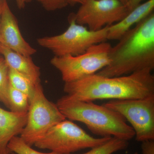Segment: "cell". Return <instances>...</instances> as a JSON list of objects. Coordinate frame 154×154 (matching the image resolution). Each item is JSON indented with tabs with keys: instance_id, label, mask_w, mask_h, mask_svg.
Here are the masks:
<instances>
[{
	"instance_id": "6da1fadb",
	"label": "cell",
	"mask_w": 154,
	"mask_h": 154,
	"mask_svg": "<svg viewBox=\"0 0 154 154\" xmlns=\"http://www.w3.org/2000/svg\"><path fill=\"white\" fill-rule=\"evenodd\" d=\"M152 72L144 69L126 75L110 78L94 74L65 83L63 91L72 99L85 102L142 99L154 95V76Z\"/></svg>"
},
{
	"instance_id": "7a4b0ae2",
	"label": "cell",
	"mask_w": 154,
	"mask_h": 154,
	"mask_svg": "<svg viewBox=\"0 0 154 154\" xmlns=\"http://www.w3.org/2000/svg\"><path fill=\"white\" fill-rule=\"evenodd\" d=\"M110 50V63L96 74L105 77L126 75L154 69V14L129 29Z\"/></svg>"
},
{
	"instance_id": "3957f363",
	"label": "cell",
	"mask_w": 154,
	"mask_h": 154,
	"mask_svg": "<svg viewBox=\"0 0 154 154\" xmlns=\"http://www.w3.org/2000/svg\"><path fill=\"white\" fill-rule=\"evenodd\" d=\"M56 105L66 119L82 122L94 134L126 141L135 137L124 116L104 105L76 100L67 95L59 99Z\"/></svg>"
},
{
	"instance_id": "277c9868",
	"label": "cell",
	"mask_w": 154,
	"mask_h": 154,
	"mask_svg": "<svg viewBox=\"0 0 154 154\" xmlns=\"http://www.w3.org/2000/svg\"><path fill=\"white\" fill-rule=\"evenodd\" d=\"M68 28L63 33L37 38L38 45L49 50L55 57L76 56L84 53L92 45L107 40L108 26L97 31L90 30L77 24L73 14L70 16Z\"/></svg>"
},
{
	"instance_id": "5b68a950",
	"label": "cell",
	"mask_w": 154,
	"mask_h": 154,
	"mask_svg": "<svg viewBox=\"0 0 154 154\" xmlns=\"http://www.w3.org/2000/svg\"><path fill=\"white\" fill-rule=\"evenodd\" d=\"M111 47L110 43L104 42L92 45L79 55L54 56L51 63L60 72L65 83L75 82L96 74L108 65Z\"/></svg>"
},
{
	"instance_id": "8992f818",
	"label": "cell",
	"mask_w": 154,
	"mask_h": 154,
	"mask_svg": "<svg viewBox=\"0 0 154 154\" xmlns=\"http://www.w3.org/2000/svg\"><path fill=\"white\" fill-rule=\"evenodd\" d=\"M111 137H94L72 122L65 119L50 128L34 145L60 154H70L100 145Z\"/></svg>"
},
{
	"instance_id": "52a82bcc",
	"label": "cell",
	"mask_w": 154,
	"mask_h": 154,
	"mask_svg": "<svg viewBox=\"0 0 154 154\" xmlns=\"http://www.w3.org/2000/svg\"><path fill=\"white\" fill-rule=\"evenodd\" d=\"M65 119L56 104L49 101L45 96L41 84H36L30 102L27 123L20 134V137L32 147L50 128Z\"/></svg>"
},
{
	"instance_id": "ba28073f",
	"label": "cell",
	"mask_w": 154,
	"mask_h": 154,
	"mask_svg": "<svg viewBox=\"0 0 154 154\" xmlns=\"http://www.w3.org/2000/svg\"><path fill=\"white\" fill-rule=\"evenodd\" d=\"M103 105L129 122L137 141L154 140V95L142 99L112 100Z\"/></svg>"
},
{
	"instance_id": "9c48e42d",
	"label": "cell",
	"mask_w": 154,
	"mask_h": 154,
	"mask_svg": "<svg viewBox=\"0 0 154 154\" xmlns=\"http://www.w3.org/2000/svg\"><path fill=\"white\" fill-rule=\"evenodd\" d=\"M73 14L77 24L97 31L121 21L129 13L119 0H85Z\"/></svg>"
},
{
	"instance_id": "30bf717a",
	"label": "cell",
	"mask_w": 154,
	"mask_h": 154,
	"mask_svg": "<svg viewBox=\"0 0 154 154\" xmlns=\"http://www.w3.org/2000/svg\"><path fill=\"white\" fill-rule=\"evenodd\" d=\"M0 45L27 56L31 57L37 52L22 36L17 18L7 0H3L0 18Z\"/></svg>"
},
{
	"instance_id": "8fae6325",
	"label": "cell",
	"mask_w": 154,
	"mask_h": 154,
	"mask_svg": "<svg viewBox=\"0 0 154 154\" xmlns=\"http://www.w3.org/2000/svg\"><path fill=\"white\" fill-rule=\"evenodd\" d=\"M27 119L28 113H14L0 107V154L8 152L9 142L12 137L20 134Z\"/></svg>"
},
{
	"instance_id": "7c38bea8",
	"label": "cell",
	"mask_w": 154,
	"mask_h": 154,
	"mask_svg": "<svg viewBox=\"0 0 154 154\" xmlns=\"http://www.w3.org/2000/svg\"><path fill=\"white\" fill-rule=\"evenodd\" d=\"M154 9V0L139 5L121 21L108 26L107 40H119L129 29L152 13Z\"/></svg>"
},
{
	"instance_id": "4fadbf2b",
	"label": "cell",
	"mask_w": 154,
	"mask_h": 154,
	"mask_svg": "<svg viewBox=\"0 0 154 154\" xmlns=\"http://www.w3.org/2000/svg\"><path fill=\"white\" fill-rule=\"evenodd\" d=\"M0 54L4 57L9 68L27 77L35 85L40 83V68L34 63L31 57L22 55L1 45Z\"/></svg>"
},
{
	"instance_id": "5bb4252c",
	"label": "cell",
	"mask_w": 154,
	"mask_h": 154,
	"mask_svg": "<svg viewBox=\"0 0 154 154\" xmlns=\"http://www.w3.org/2000/svg\"><path fill=\"white\" fill-rule=\"evenodd\" d=\"M8 77L10 85L27 95L30 102L34 95L35 85L27 77L13 69L9 68Z\"/></svg>"
},
{
	"instance_id": "9a60e30c",
	"label": "cell",
	"mask_w": 154,
	"mask_h": 154,
	"mask_svg": "<svg viewBox=\"0 0 154 154\" xmlns=\"http://www.w3.org/2000/svg\"><path fill=\"white\" fill-rule=\"evenodd\" d=\"M8 109L14 113H28L30 101L27 95L17 90L10 85L9 88Z\"/></svg>"
},
{
	"instance_id": "2e32d148",
	"label": "cell",
	"mask_w": 154,
	"mask_h": 154,
	"mask_svg": "<svg viewBox=\"0 0 154 154\" xmlns=\"http://www.w3.org/2000/svg\"><path fill=\"white\" fill-rule=\"evenodd\" d=\"M128 144V141L112 137L105 143L92 148L91 150L82 154H113L116 152L125 149Z\"/></svg>"
},
{
	"instance_id": "e0dca14e",
	"label": "cell",
	"mask_w": 154,
	"mask_h": 154,
	"mask_svg": "<svg viewBox=\"0 0 154 154\" xmlns=\"http://www.w3.org/2000/svg\"><path fill=\"white\" fill-rule=\"evenodd\" d=\"M9 68L4 57L0 54V102L9 108Z\"/></svg>"
},
{
	"instance_id": "ac0fdd59",
	"label": "cell",
	"mask_w": 154,
	"mask_h": 154,
	"mask_svg": "<svg viewBox=\"0 0 154 154\" xmlns=\"http://www.w3.org/2000/svg\"><path fill=\"white\" fill-rule=\"evenodd\" d=\"M7 152L9 154L14 152L16 154H60L51 151L43 153L37 151L25 143L21 137L15 136L11 138L7 146Z\"/></svg>"
},
{
	"instance_id": "d6986e66",
	"label": "cell",
	"mask_w": 154,
	"mask_h": 154,
	"mask_svg": "<svg viewBox=\"0 0 154 154\" xmlns=\"http://www.w3.org/2000/svg\"><path fill=\"white\" fill-rule=\"evenodd\" d=\"M46 11H53L63 8L68 3L66 0H36Z\"/></svg>"
},
{
	"instance_id": "ffe728a7",
	"label": "cell",
	"mask_w": 154,
	"mask_h": 154,
	"mask_svg": "<svg viewBox=\"0 0 154 154\" xmlns=\"http://www.w3.org/2000/svg\"><path fill=\"white\" fill-rule=\"evenodd\" d=\"M142 154H154V140H149L142 142Z\"/></svg>"
},
{
	"instance_id": "44dd1931",
	"label": "cell",
	"mask_w": 154,
	"mask_h": 154,
	"mask_svg": "<svg viewBox=\"0 0 154 154\" xmlns=\"http://www.w3.org/2000/svg\"><path fill=\"white\" fill-rule=\"evenodd\" d=\"M143 1V0H128L127 4L125 6L130 12L135 8L136 7L141 4V3Z\"/></svg>"
},
{
	"instance_id": "7402d4cb",
	"label": "cell",
	"mask_w": 154,
	"mask_h": 154,
	"mask_svg": "<svg viewBox=\"0 0 154 154\" xmlns=\"http://www.w3.org/2000/svg\"><path fill=\"white\" fill-rule=\"evenodd\" d=\"M16 1L17 7L21 10L25 8L26 4L30 1V0H16Z\"/></svg>"
},
{
	"instance_id": "603a6c76",
	"label": "cell",
	"mask_w": 154,
	"mask_h": 154,
	"mask_svg": "<svg viewBox=\"0 0 154 154\" xmlns=\"http://www.w3.org/2000/svg\"><path fill=\"white\" fill-rule=\"evenodd\" d=\"M68 3L74 5L76 4H82L85 0H66Z\"/></svg>"
},
{
	"instance_id": "cb8c5ba5",
	"label": "cell",
	"mask_w": 154,
	"mask_h": 154,
	"mask_svg": "<svg viewBox=\"0 0 154 154\" xmlns=\"http://www.w3.org/2000/svg\"><path fill=\"white\" fill-rule=\"evenodd\" d=\"M3 0H0V18H1V13L2 9Z\"/></svg>"
},
{
	"instance_id": "d4e9b609",
	"label": "cell",
	"mask_w": 154,
	"mask_h": 154,
	"mask_svg": "<svg viewBox=\"0 0 154 154\" xmlns=\"http://www.w3.org/2000/svg\"><path fill=\"white\" fill-rule=\"evenodd\" d=\"M119 1H120L121 3H122V4L126 5V4H127L128 2V0H119Z\"/></svg>"
},
{
	"instance_id": "484cf974",
	"label": "cell",
	"mask_w": 154,
	"mask_h": 154,
	"mask_svg": "<svg viewBox=\"0 0 154 154\" xmlns=\"http://www.w3.org/2000/svg\"><path fill=\"white\" fill-rule=\"evenodd\" d=\"M133 154H138L137 152H134V153H133Z\"/></svg>"
},
{
	"instance_id": "4316f807",
	"label": "cell",
	"mask_w": 154,
	"mask_h": 154,
	"mask_svg": "<svg viewBox=\"0 0 154 154\" xmlns=\"http://www.w3.org/2000/svg\"><path fill=\"white\" fill-rule=\"evenodd\" d=\"M11 154H16L15 153H14V152H11Z\"/></svg>"
},
{
	"instance_id": "83f0119b",
	"label": "cell",
	"mask_w": 154,
	"mask_h": 154,
	"mask_svg": "<svg viewBox=\"0 0 154 154\" xmlns=\"http://www.w3.org/2000/svg\"><path fill=\"white\" fill-rule=\"evenodd\" d=\"M5 154H9L8 153V152H6Z\"/></svg>"
}]
</instances>
